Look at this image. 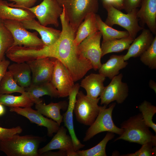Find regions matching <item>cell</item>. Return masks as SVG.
<instances>
[{"instance_id":"obj_37","label":"cell","mask_w":156,"mask_h":156,"mask_svg":"<svg viewBox=\"0 0 156 156\" xmlns=\"http://www.w3.org/2000/svg\"><path fill=\"white\" fill-rule=\"evenodd\" d=\"M14 2L15 3H8L11 7L26 9L32 7L34 5L37 0H8Z\"/></svg>"},{"instance_id":"obj_23","label":"cell","mask_w":156,"mask_h":156,"mask_svg":"<svg viewBox=\"0 0 156 156\" xmlns=\"http://www.w3.org/2000/svg\"><path fill=\"white\" fill-rule=\"evenodd\" d=\"M68 104L66 101L57 103H51L48 105L42 102L35 104V108L38 112L43 115L51 118L60 126L63 121V116L60 110H66Z\"/></svg>"},{"instance_id":"obj_2","label":"cell","mask_w":156,"mask_h":156,"mask_svg":"<svg viewBox=\"0 0 156 156\" xmlns=\"http://www.w3.org/2000/svg\"><path fill=\"white\" fill-rule=\"evenodd\" d=\"M120 127L123 132L115 141L122 139L142 145L151 143L156 146V135L149 130L141 113L130 117L122 122Z\"/></svg>"},{"instance_id":"obj_24","label":"cell","mask_w":156,"mask_h":156,"mask_svg":"<svg viewBox=\"0 0 156 156\" xmlns=\"http://www.w3.org/2000/svg\"><path fill=\"white\" fill-rule=\"evenodd\" d=\"M96 15L94 13L88 14L79 26L74 40L76 46H78L88 37L99 31Z\"/></svg>"},{"instance_id":"obj_16","label":"cell","mask_w":156,"mask_h":156,"mask_svg":"<svg viewBox=\"0 0 156 156\" xmlns=\"http://www.w3.org/2000/svg\"><path fill=\"white\" fill-rule=\"evenodd\" d=\"M80 87L79 83L74 84L68 96L69 102L66 112L63 115L64 126L67 128L72 138L75 151L80 150L85 146L80 142L77 137L75 132L73 121L74 109L77 95L79 91Z\"/></svg>"},{"instance_id":"obj_44","label":"cell","mask_w":156,"mask_h":156,"mask_svg":"<svg viewBox=\"0 0 156 156\" xmlns=\"http://www.w3.org/2000/svg\"><path fill=\"white\" fill-rule=\"evenodd\" d=\"M103 4H109L112 5H114V0H102Z\"/></svg>"},{"instance_id":"obj_9","label":"cell","mask_w":156,"mask_h":156,"mask_svg":"<svg viewBox=\"0 0 156 156\" xmlns=\"http://www.w3.org/2000/svg\"><path fill=\"white\" fill-rule=\"evenodd\" d=\"M26 9L35 15L40 23L44 26L59 25L58 19L63 11L57 0H43L39 5Z\"/></svg>"},{"instance_id":"obj_26","label":"cell","mask_w":156,"mask_h":156,"mask_svg":"<svg viewBox=\"0 0 156 156\" xmlns=\"http://www.w3.org/2000/svg\"><path fill=\"white\" fill-rule=\"evenodd\" d=\"M20 86L24 88L29 86L31 83V71L26 62H15L9 66L8 68Z\"/></svg>"},{"instance_id":"obj_1","label":"cell","mask_w":156,"mask_h":156,"mask_svg":"<svg viewBox=\"0 0 156 156\" xmlns=\"http://www.w3.org/2000/svg\"><path fill=\"white\" fill-rule=\"evenodd\" d=\"M60 18L62 27L60 35L54 43L46 46L45 55L60 61L76 82L93 67L90 62L80 54L77 46L74 44L76 32L70 25L64 10Z\"/></svg>"},{"instance_id":"obj_11","label":"cell","mask_w":156,"mask_h":156,"mask_svg":"<svg viewBox=\"0 0 156 156\" xmlns=\"http://www.w3.org/2000/svg\"><path fill=\"white\" fill-rule=\"evenodd\" d=\"M122 73L114 77L104 89L100 96L101 104L107 106L116 101L118 104L123 103L128 95L129 88L127 83L123 82Z\"/></svg>"},{"instance_id":"obj_42","label":"cell","mask_w":156,"mask_h":156,"mask_svg":"<svg viewBox=\"0 0 156 156\" xmlns=\"http://www.w3.org/2000/svg\"><path fill=\"white\" fill-rule=\"evenodd\" d=\"M149 86L150 87L156 92V83L153 80H151L149 82Z\"/></svg>"},{"instance_id":"obj_32","label":"cell","mask_w":156,"mask_h":156,"mask_svg":"<svg viewBox=\"0 0 156 156\" xmlns=\"http://www.w3.org/2000/svg\"><path fill=\"white\" fill-rule=\"evenodd\" d=\"M14 40L11 32L0 19V61L5 57L7 50L13 45Z\"/></svg>"},{"instance_id":"obj_30","label":"cell","mask_w":156,"mask_h":156,"mask_svg":"<svg viewBox=\"0 0 156 156\" xmlns=\"http://www.w3.org/2000/svg\"><path fill=\"white\" fill-rule=\"evenodd\" d=\"M25 92V88L19 86L11 73L9 70L7 71L0 83V94H10L14 92L22 94Z\"/></svg>"},{"instance_id":"obj_6","label":"cell","mask_w":156,"mask_h":156,"mask_svg":"<svg viewBox=\"0 0 156 156\" xmlns=\"http://www.w3.org/2000/svg\"><path fill=\"white\" fill-rule=\"evenodd\" d=\"M100 99V97L93 99L79 91L74 109L77 121L84 125L90 126L103 107L98 105Z\"/></svg>"},{"instance_id":"obj_20","label":"cell","mask_w":156,"mask_h":156,"mask_svg":"<svg viewBox=\"0 0 156 156\" xmlns=\"http://www.w3.org/2000/svg\"><path fill=\"white\" fill-rule=\"evenodd\" d=\"M36 16L27 9L10 6L6 1L0 0V19L21 22L35 18Z\"/></svg>"},{"instance_id":"obj_25","label":"cell","mask_w":156,"mask_h":156,"mask_svg":"<svg viewBox=\"0 0 156 156\" xmlns=\"http://www.w3.org/2000/svg\"><path fill=\"white\" fill-rule=\"evenodd\" d=\"M123 55H113L98 69L99 73L112 79L118 75L119 71L126 67L128 62L124 60Z\"/></svg>"},{"instance_id":"obj_8","label":"cell","mask_w":156,"mask_h":156,"mask_svg":"<svg viewBox=\"0 0 156 156\" xmlns=\"http://www.w3.org/2000/svg\"><path fill=\"white\" fill-rule=\"evenodd\" d=\"M2 20L13 37L14 42L12 46L36 47L44 45L41 39L38 36V33L28 31L21 22L8 20Z\"/></svg>"},{"instance_id":"obj_21","label":"cell","mask_w":156,"mask_h":156,"mask_svg":"<svg viewBox=\"0 0 156 156\" xmlns=\"http://www.w3.org/2000/svg\"><path fill=\"white\" fill-rule=\"evenodd\" d=\"M25 88L28 96L35 104L42 102L40 97L44 95H47L51 97H60L57 90L51 81L38 84H31Z\"/></svg>"},{"instance_id":"obj_28","label":"cell","mask_w":156,"mask_h":156,"mask_svg":"<svg viewBox=\"0 0 156 156\" xmlns=\"http://www.w3.org/2000/svg\"><path fill=\"white\" fill-rule=\"evenodd\" d=\"M0 103L10 107H31L34 103L25 92L19 96L0 94Z\"/></svg>"},{"instance_id":"obj_15","label":"cell","mask_w":156,"mask_h":156,"mask_svg":"<svg viewBox=\"0 0 156 156\" xmlns=\"http://www.w3.org/2000/svg\"><path fill=\"white\" fill-rule=\"evenodd\" d=\"M10 111L25 117L32 122L39 126L46 127L47 129V135L49 137L52 136L54 133H56L60 127L55 121L44 117L31 107H10Z\"/></svg>"},{"instance_id":"obj_18","label":"cell","mask_w":156,"mask_h":156,"mask_svg":"<svg viewBox=\"0 0 156 156\" xmlns=\"http://www.w3.org/2000/svg\"><path fill=\"white\" fill-rule=\"evenodd\" d=\"M27 29L36 30L40 35L44 45L49 46L54 43L59 38L61 31L41 24L33 18L21 22Z\"/></svg>"},{"instance_id":"obj_19","label":"cell","mask_w":156,"mask_h":156,"mask_svg":"<svg viewBox=\"0 0 156 156\" xmlns=\"http://www.w3.org/2000/svg\"><path fill=\"white\" fill-rule=\"evenodd\" d=\"M140 6L137 12L138 18L156 35V0H142Z\"/></svg>"},{"instance_id":"obj_14","label":"cell","mask_w":156,"mask_h":156,"mask_svg":"<svg viewBox=\"0 0 156 156\" xmlns=\"http://www.w3.org/2000/svg\"><path fill=\"white\" fill-rule=\"evenodd\" d=\"M67 129L63 126L60 127L50 141L43 147L38 149L40 155L46 152L58 149L65 151L67 156H78L74 149L73 142Z\"/></svg>"},{"instance_id":"obj_31","label":"cell","mask_w":156,"mask_h":156,"mask_svg":"<svg viewBox=\"0 0 156 156\" xmlns=\"http://www.w3.org/2000/svg\"><path fill=\"white\" fill-rule=\"evenodd\" d=\"M114 133L107 132L103 139L97 145L90 149L76 151L78 156H106V145L110 140L114 138Z\"/></svg>"},{"instance_id":"obj_40","label":"cell","mask_w":156,"mask_h":156,"mask_svg":"<svg viewBox=\"0 0 156 156\" xmlns=\"http://www.w3.org/2000/svg\"><path fill=\"white\" fill-rule=\"evenodd\" d=\"M42 156H66V152L64 151L60 150L56 152L49 151L40 155Z\"/></svg>"},{"instance_id":"obj_27","label":"cell","mask_w":156,"mask_h":156,"mask_svg":"<svg viewBox=\"0 0 156 156\" xmlns=\"http://www.w3.org/2000/svg\"><path fill=\"white\" fill-rule=\"evenodd\" d=\"M134 39L129 36L102 42V57L108 53L120 52L128 49Z\"/></svg>"},{"instance_id":"obj_33","label":"cell","mask_w":156,"mask_h":156,"mask_svg":"<svg viewBox=\"0 0 156 156\" xmlns=\"http://www.w3.org/2000/svg\"><path fill=\"white\" fill-rule=\"evenodd\" d=\"M146 125L156 133V125L153 121V117L156 112V107L145 100L138 106Z\"/></svg>"},{"instance_id":"obj_38","label":"cell","mask_w":156,"mask_h":156,"mask_svg":"<svg viewBox=\"0 0 156 156\" xmlns=\"http://www.w3.org/2000/svg\"><path fill=\"white\" fill-rule=\"evenodd\" d=\"M142 0H124L123 9L128 13L138 9Z\"/></svg>"},{"instance_id":"obj_7","label":"cell","mask_w":156,"mask_h":156,"mask_svg":"<svg viewBox=\"0 0 156 156\" xmlns=\"http://www.w3.org/2000/svg\"><path fill=\"white\" fill-rule=\"evenodd\" d=\"M116 105L114 103L106 108L104 105L93 123L87 130L83 141L86 142L96 135L103 132H112L119 135L123 132V129L117 127L112 119V112Z\"/></svg>"},{"instance_id":"obj_41","label":"cell","mask_w":156,"mask_h":156,"mask_svg":"<svg viewBox=\"0 0 156 156\" xmlns=\"http://www.w3.org/2000/svg\"><path fill=\"white\" fill-rule=\"evenodd\" d=\"M124 1V0H114L113 6L119 10L123 9Z\"/></svg>"},{"instance_id":"obj_22","label":"cell","mask_w":156,"mask_h":156,"mask_svg":"<svg viewBox=\"0 0 156 156\" xmlns=\"http://www.w3.org/2000/svg\"><path fill=\"white\" fill-rule=\"evenodd\" d=\"M105 78L99 73H91L82 80L80 86L86 90V95L96 99L100 96L104 89Z\"/></svg>"},{"instance_id":"obj_13","label":"cell","mask_w":156,"mask_h":156,"mask_svg":"<svg viewBox=\"0 0 156 156\" xmlns=\"http://www.w3.org/2000/svg\"><path fill=\"white\" fill-rule=\"evenodd\" d=\"M54 60L44 57L26 62L32 73L31 84H38L51 81Z\"/></svg>"},{"instance_id":"obj_12","label":"cell","mask_w":156,"mask_h":156,"mask_svg":"<svg viewBox=\"0 0 156 156\" xmlns=\"http://www.w3.org/2000/svg\"><path fill=\"white\" fill-rule=\"evenodd\" d=\"M51 82L57 90L60 97L68 96L74 81L65 66L55 59Z\"/></svg>"},{"instance_id":"obj_29","label":"cell","mask_w":156,"mask_h":156,"mask_svg":"<svg viewBox=\"0 0 156 156\" xmlns=\"http://www.w3.org/2000/svg\"><path fill=\"white\" fill-rule=\"evenodd\" d=\"M96 16L98 30L103 37L102 42L129 36V34L127 31L116 30L106 24L99 15L96 14Z\"/></svg>"},{"instance_id":"obj_43","label":"cell","mask_w":156,"mask_h":156,"mask_svg":"<svg viewBox=\"0 0 156 156\" xmlns=\"http://www.w3.org/2000/svg\"><path fill=\"white\" fill-rule=\"evenodd\" d=\"M4 105L0 103V116L3 115L5 112V109Z\"/></svg>"},{"instance_id":"obj_10","label":"cell","mask_w":156,"mask_h":156,"mask_svg":"<svg viewBox=\"0 0 156 156\" xmlns=\"http://www.w3.org/2000/svg\"><path fill=\"white\" fill-rule=\"evenodd\" d=\"M101 37L98 31L88 37L77 46L80 54L90 62L95 70H98L102 65Z\"/></svg>"},{"instance_id":"obj_4","label":"cell","mask_w":156,"mask_h":156,"mask_svg":"<svg viewBox=\"0 0 156 156\" xmlns=\"http://www.w3.org/2000/svg\"><path fill=\"white\" fill-rule=\"evenodd\" d=\"M64 9L69 22L76 31L88 14H96L99 0H57Z\"/></svg>"},{"instance_id":"obj_3","label":"cell","mask_w":156,"mask_h":156,"mask_svg":"<svg viewBox=\"0 0 156 156\" xmlns=\"http://www.w3.org/2000/svg\"><path fill=\"white\" fill-rule=\"evenodd\" d=\"M43 140L38 136L16 134L0 141V151L8 156H39L38 148Z\"/></svg>"},{"instance_id":"obj_5","label":"cell","mask_w":156,"mask_h":156,"mask_svg":"<svg viewBox=\"0 0 156 156\" xmlns=\"http://www.w3.org/2000/svg\"><path fill=\"white\" fill-rule=\"evenodd\" d=\"M103 4L107 14L105 23L111 27L115 25H120L125 29L129 33V36L133 39L144 28L139 24L138 9L125 14L111 4Z\"/></svg>"},{"instance_id":"obj_36","label":"cell","mask_w":156,"mask_h":156,"mask_svg":"<svg viewBox=\"0 0 156 156\" xmlns=\"http://www.w3.org/2000/svg\"><path fill=\"white\" fill-rule=\"evenodd\" d=\"M23 131L21 127L18 126L11 128H6L0 126V141L8 139L14 135L21 133Z\"/></svg>"},{"instance_id":"obj_39","label":"cell","mask_w":156,"mask_h":156,"mask_svg":"<svg viewBox=\"0 0 156 156\" xmlns=\"http://www.w3.org/2000/svg\"><path fill=\"white\" fill-rule=\"evenodd\" d=\"M10 61L6 60L5 57L0 61V83L3 78L7 71V69L10 64Z\"/></svg>"},{"instance_id":"obj_35","label":"cell","mask_w":156,"mask_h":156,"mask_svg":"<svg viewBox=\"0 0 156 156\" xmlns=\"http://www.w3.org/2000/svg\"><path fill=\"white\" fill-rule=\"evenodd\" d=\"M140 148L135 153L121 155L122 156H156V146L151 143L142 145Z\"/></svg>"},{"instance_id":"obj_17","label":"cell","mask_w":156,"mask_h":156,"mask_svg":"<svg viewBox=\"0 0 156 156\" xmlns=\"http://www.w3.org/2000/svg\"><path fill=\"white\" fill-rule=\"evenodd\" d=\"M154 38L148 29L143 28L141 33L134 39L127 53L123 55L124 60L126 61L131 57L140 56L149 47Z\"/></svg>"},{"instance_id":"obj_34","label":"cell","mask_w":156,"mask_h":156,"mask_svg":"<svg viewBox=\"0 0 156 156\" xmlns=\"http://www.w3.org/2000/svg\"><path fill=\"white\" fill-rule=\"evenodd\" d=\"M140 60L145 65L152 69H156V36L150 46L140 56Z\"/></svg>"}]
</instances>
